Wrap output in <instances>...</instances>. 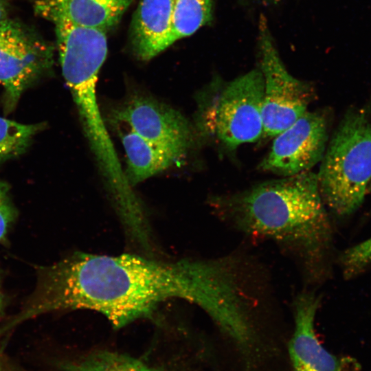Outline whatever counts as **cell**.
Here are the masks:
<instances>
[{"label":"cell","instance_id":"cell-9","mask_svg":"<svg viewBox=\"0 0 371 371\" xmlns=\"http://www.w3.org/2000/svg\"><path fill=\"white\" fill-rule=\"evenodd\" d=\"M320 299L303 292L293 303L294 330L288 350L293 371H341V361L324 348L315 330Z\"/></svg>","mask_w":371,"mask_h":371},{"label":"cell","instance_id":"cell-7","mask_svg":"<svg viewBox=\"0 0 371 371\" xmlns=\"http://www.w3.org/2000/svg\"><path fill=\"white\" fill-rule=\"evenodd\" d=\"M327 142L326 116L318 111H307L276 135L260 168L284 177L309 171L322 161Z\"/></svg>","mask_w":371,"mask_h":371},{"label":"cell","instance_id":"cell-12","mask_svg":"<svg viewBox=\"0 0 371 371\" xmlns=\"http://www.w3.org/2000/svg\"><path fill=\"white\" fill-rule=\"evenodd\" d=\"M133 0H53L51 11L74 24L106 32L118 23Z\"/></svg>","mask_w":371,"mask_h":371},{"label":"cell","instance_id":"cell-20","mask_svg":"<svg viewBox=\"0 0 371 371\" xmlns=\"http://www.w3.org/2000/svg\"><path fill=\"white\" fill-rule=\"evenodd\" d=\"M368 193H371V182L368 186Z\"/></svg>","mask_w":371,"mask_h":371},{"label":"cell","instance_id":"cell-21","mask_svg":"<svg viewBox=\"0 0 371 371\" xmlns=\"http://www.w3.org/2000/svg\"><path fill=\"white\" fill-rule=\"evenodd\" d=\"M265 1L276 2V1H278L280 0H265Z\"/></svg>","mask_w":371,"mask_h":371},{"label":"cell","instance_id":"cell-16","mask_svg":"<svg viewBox=\"0 0 371 371\" xmlns=\"http://www.w3.org/2000/svg\"><path fill=\"white\" fill-rule=\"evenodd\" d=\"M339 264L346 279L361 274L371 265V237L346 249L339 256Z\"/></svg>","mask_w":371,"mask_h":371},{"label":"cell","instance_id":"cell-14","mask_svg":"<svg viewBox=\"0 0 371 371\" xmlns=\"http://www.w3.org/2000/svg\"><path fill=\"white\" fill-rule=\"evenodd\" d=\"M214 0H172V41L190 36L213 19Z\"/></svg>","mask_w":371,"mask_h":371},{"label":"cell","instance_id":"cell-17","mask_svg":"<svg viewBox=\"0 0 371 371\" xmlns=\"http://www.w3.org/2000/svg\"><path fill=\"white\" fill-rule=\"evenodd\" d=\"M17 217L10 193V186L0 179V243H5L12 225Z\"/></svg>","mask_w":371,"mask_h":371},{"label":"cell","instance_id":"cell-18","mask_svg":"<svg viewBox=\"0 0 371 371\" xmlns=\"http://www.w3.org/2000/svg\"><path fill=\"white\" fill-rule=\"evenodd\" d=\"M9 19L8 10L5 0H0V24Z\"/></svg>","mask_w":371,"mask_h":371},{"label":"cell","instance_id":"cell-1","mask_svg":"<svg viewBox=\"0 0 371 371\" xmlns=\"http://www.w3.org/2000/svg\"><path fill=\"white\" fill-rule=\"evenodd\" d=\"M210 260L164 262L132 254L75 253L36 269V282L18 313L26 320L53 311L89 309L115 328L150 316L162 302L181 299L202 308Z\"/></svg>","mask_w":371,"mask_h":371},{"label":"cell","instance_id":"cell-13","mask_svg":"<svg viewBox=\"0 0 371 371\" xmlns=\"http://www.w3.org/2000/svg\"><path fill=\"white\" fill-rule=\"evenodd\" d=\"M63 371H159L143 360L109 350L89 353L62 366Z\"/></svg>","mask_w":371,"mask_h":371},{"label":"cell","instance_id":"cell-11","mask_svg":"<svg viewBox=\"0 0 371 371\" xmlns=\"http://www.w3.org/2000/svg\"><path fill=\"white\" fill-rule=\"evenodd\" d=\"M127 179L133 186L182 160L186 153L154 143L130 130L122 136Z\"/></svg>","mask_w":371,"mask_h":371},{"label":"cell","instance_id":"cell-5","mask_svg":"<svg viewBox=\"0 0 371 371\" xmlns=\"http://www.w3.org/2000/svg\"><path fill=\"white\" fill-rule=\"evenodd\" d=\"M264 80L260 69L229 82L216 109L214 130L229 148L251 143L263 136Z\"/></svg>","mask_w":371,"mask_h":371},{"label":"cell","instance_id":"cell-2","mask_svg":"<svg viewBox=\"0 0 371 371\" xmlns=\"http://www.w3.org/2000/svg\"><path fill=\"white\" fill-rule=\"evenodd\" d=\"M220 218L247 236L275 241L295 256L308 277L328 271L333 229L317 175L311 171L261 183L214 199Z\"/></svg>","mask_w":371,"mask_h":371},{"label":"cell","instance_id":"cell-3","mask_svg":"<svg viewBox=\"0 0 371 371\" xmlns=\"http://www.w3.org/2000/svg\"><path fill=\"white\" fill-rule=\"evenodd\" d=\"M317 175L326 207L338 216L361 205L371 182V114L348 110L327 144Z\"/></svg>","mask_w":371,"mask_h":371},{"label":"cell","instance_id":"cell-10","mask_svg":"<svg viewBox=\"0 0 371 371\" xmlns=\"http://www.w3.org/2000/svg\"><path fill=\"white\" fill-rule=\"evenodd\" d=\"M133 52L149 60L166 49L172 41V0H140L131 27Z\"/></svg>","mask_w":371,"mask_h":371},{"label":"cell","instance_id":"cell-6","mask_svg":"<svg viewBox=\"0 0 371 371\" xmlns=\"http://www.w3.org/2000/svg\"><path fill=\"white\" fill-rule=\"evenodd\" d=\"M45 44L10 19L0 24V85L5 112L12 111L23 93L52 65Z\"/></svg>","mask_w":371,"mask_h":371},{"label":"cell","instance_id":"cell-15","mask_svg":"<svg viewBox=\"0 0 371 371\" xmlns=\"http://www.w3.org/2000/svg\"><path fill=\"white\" fill-rule=\"evenodd\" d=\"M44 126V123L25 124L0 117V163L25 153Z\"/></svg>","mask_w":371,"mask_h":371},{"label":"cell","instance_id":"cell-19","mask_svg":"<svg viewBox=\"0 0 371 371\" xmlns=\"http://www.w3.org/2000/svg\"><path fill=\"white\" fill-rule=\"evenodd\" d=\"M4 306V297L1 292L0 291V315L1 314Z\"/></svg>","mask_w":371,"mask_h":371},{"label":"cell","instance_id":"cell-4","mask_svg":"<svg viewBox=\"0 0 371 371\" xmlns=\"http://www.w3.org/2000/svg\"><path fill=\"white\" fill-rule=\"evenodd\" d=\"M260 69L264 80L263 136H276L300 118L312 99L306 83L286 69L265 16L259 21Z\"/></svg>","mask_w":371,"mask_h":371},{"label":"cell","instance_id":"cell-8","mask_svg":"<svg viewBox=\"0 0 371 371\" xmlns=\"http://www.w3.org/2000/svg\"><path fill=\"white\" fill-rule=\"evenodd\" d=\"M116 121L144 139L187 153L192 137L187 120L177 111L153 99L137 96L115 111Z\"/></svg>","mask_w":371,"mask_h":371}]
</instances>
